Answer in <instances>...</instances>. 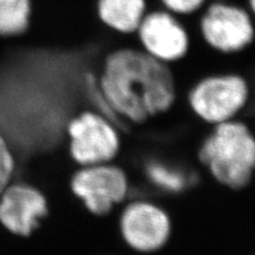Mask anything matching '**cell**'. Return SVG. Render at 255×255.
Returning a JSON list of instances; mask_svg holds the SVG:
<instances>
[{"label":"cell","mask_w":255,"mask_h":255,"mask_svg":"<svg viewBox=\"0 0 255 255\" xmlns=\"http://www.w3.org/2000/svg\"><path fill=\"white\" fill-rule=\"evenodd\" d=\"M98 87L115 116L132 124L168 111L178 94L170 64L136 47L115 49L104 57Z\"/></svg>","instance_id":"1"},{"label":"cell","mask_w":255,"mask_h":255,"mask_svg":"<svg viewBox=\"0 0 255 255\" xmlns=\"http://www.w3.org/2000/svg\"><path fill=\"white\" fill-rule=\"evenodd\" d=\"M197 157L219 184L240 190L251 186L255 168V141L246 122L231 120L213 127Z\"/></svg>","instance_id":"2"},{"label":"cell","mask_w":255,"mask_h":255,"mask_svg":"<svg viewBox=\"0 0 255 255\" xmlns=\"http://www.w3.org/2000/svg\"><path fill=\"white\" fill-rule=\"evenodd\" d=\"M246 78L238 73L203 77L188 92V104L201 121L210 126L234 120L251 98Z\"/></svg>","instance_id":"3"},{"label":"cell","mask_w":255,"mask_h":255,"mask_svg":"<svg viewBox=\"0 0 255 255\" xmlns=\"http://www.w3.org/2000/svg\"><path fill=\"white\" fill-rule=\"evenodd\" d=\"M69 154L81 167L113 163L121 148V132L114 123L94 110H84L66 126Z\"/></svg>","instance_id":"4"},{"label":"cell","mask_w":255,"mask_h":255,"mask_svg":"<svg viewBox=\"0 0 255 255\" xmlns=\"http://www.w3.org/2000/svg\"><path fill=\"white\" fill-rule=\"evenodd\" d=\"M70 188L91 214L107 216L126 202L129 183L120 165L102 163L78 168L72 175Z\"/></svg>","instance_id":"5"},{"label":"cell","mask_w":255,"mask_h":255,"mask_svg":"<svg viewBox=\"0 0 255 255\" xmlns=\"http://www.w3.org/2000/svg\"><path fill=\"white\" fill-rule=\"evenodd\" d=\"M120 231L126 244L138 253H154L167 244L170 219L164 209L144 200L129 201L120 215Z\"/></svg>","instance_id":"6"},{"label":"cell","mask_w":255,"mask_h":255,"mask_svg":"<svg viewBox=\"0 0 255 255\" xmlns=\"http://www.w3.org/2000/svg\"><path fill=\"white\" fill-rule=\"evenodd\" d=\"M200 31L209 47L221 53L246 49L254 38V26L246 9L214 2L200 20Z\"/></svg>","instance_id":"7"},{"label":"cell","mask_w":255,"mask_h":255,"mask_svg":"<svg viewBox=\"0 0 255 255\" xmlns=\"http://www.w3.org/2000/svg\"><path fill=\"white\" fill-rule=\"evenodd\" d=\"M49 214L47 200L26 182H11L0 193V225L11 234L26 238Z\"/></svg>","instance_id":"8"},{"label":"cell","mask_w":255,"mask_h":255,"mask_svg":"<svg viewBox=\"0 0 255 255\" xmlns=\"http://www.w3.org/2000/svg\"><path fill=\"white\" fill-rule=\"evenodd\" d=\"M136 32L142 50L163 63H176L189 51L187 31L169 12L144 14Z\"/></svg>","instance_id":"9"},{"label":"cell","mask_w":255,"mask_h":255,"mask_svg":"<svg viewBox=\"0 0 255 255\" xmlns=\"http://www.w3.org/2000/svg\"><path fill=\"white\" fill-rule=\"evenodd\" d=\"M144 13L145 0H97L100 20L122 34L135 33Z\"/></svg>","instance_id":"10"},{"label":"cell","mask_w":255,"mask_h":255,"mask_svg":"<svg viewBox=\"0 0 255 255\" xmlns=\"http://www.w3.org/2000/svg\"><path fill=\"white\" fill-rule=\"evenodd\" d=\"M31 0H0V37L20 36L31 19Z\"/></svg>","instance_id":"11"},{"label":"cell","mask_w":255,"mask_h":255,"mask_svg":"<svg viewBox=\"0 0 255 255\" xmlns=\"http://www.w3.org/2000/svg\"><path fill=\"white\" fill-rule=\"evenodd\" d=\"M17 159L6 137L0 132V193L13 180Z\"/></svg>","instance_id":"12"},{"label":"cell","mask_w":255,"mask_h":255,"mask_svg":"<svg viewBox=\"0 0 255 255\" xmlns=\"http://www.w3.org/2000/svg\"><path fill=\"white\" fill-rule=\"evenodd\" d=\"M168 11L176 14H189L202 6L205 0H161Z\"/></svg>","instance_id":"13"}]
</instances>
